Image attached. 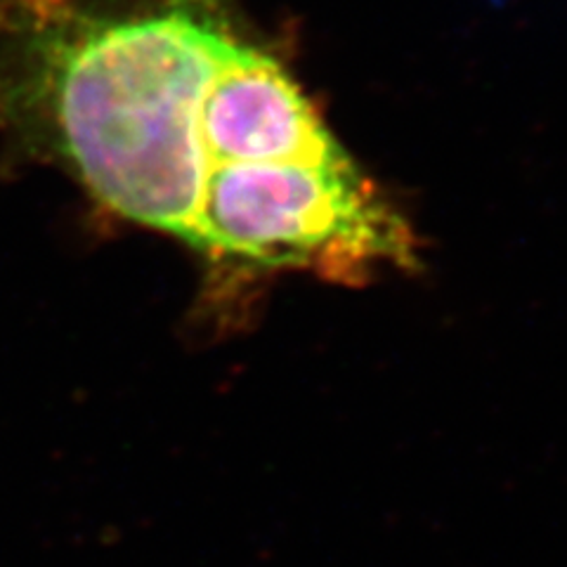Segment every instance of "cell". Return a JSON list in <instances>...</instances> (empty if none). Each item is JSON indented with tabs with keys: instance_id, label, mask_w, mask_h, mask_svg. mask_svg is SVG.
<instances>
[{
	"instance_id": "2",
	"label": "cell",
	"mask_w": 567,
	"mask_h": 567,
	"mask_svg": "<svg viewBox=\"0 0 567 567\" xmlns=\"http://www.w3.org/2000/svg\"><path fill=\"white\" fill-rule=\"evenodd\" d=\"M202 194L213 173L244 164H341L346 150L284 66L237 39L223 52L194 116Z\"/></svg>"
},
{
	"instance_id": "1",
	"label": "cell",
	"mask_w": 567,
	"mask_h": 567,
	"mask_svg": "<svg viewBox=\"0 0 567 567\" xmlns=\"http://www.w3.org/2000/svg\"><path fill=\"white\" fill-rule=\"evenodd\" d=\"M187 246L213 262L310 270L360 284L412 268L414 235L352 164H244L213 173Z\"/></svg>"
}]
</instances>
